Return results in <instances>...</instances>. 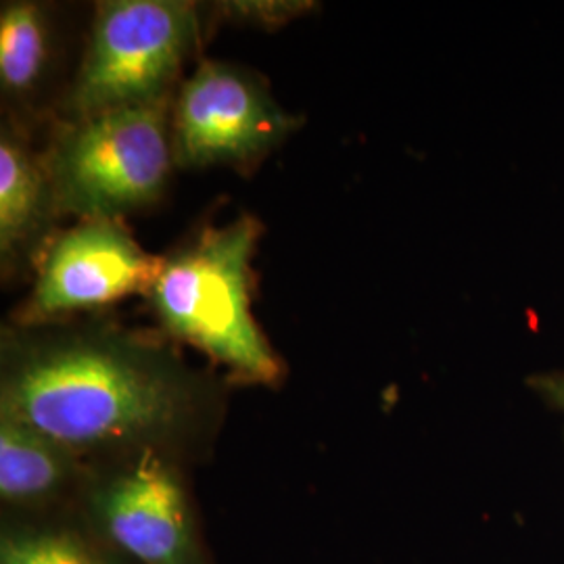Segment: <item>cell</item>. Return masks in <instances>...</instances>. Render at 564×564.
<instances>
[{"instance_id": "1", "label": "cell", "mask_w": 564, "mask_h": 564, "mask_svg": "<svg viewBox=\"0 0 564 564\" xmlns=\"http://www.w3.org/2000/svg\"><path fill=\"white\" fill-rule=\"evenodd\" d=\"M212 405L214 391L174 351L121 330L15 333L2 343L0 412L84 464L151 449L178 458Z\"/></svg>"}, {"instance_id": "2", "label": "cell", "mask_w": 564, "mask_h": 564, "mask_svg": "<svg viewBox=\"0 0 564 564\" xmlns=\"http://www.w3.org/2000/svg\"><path fill=\"white\" fill-rule=\"evenodd\" d=\"M262 226L251 216L207 228L163 260L149 297L163 330L249 383L281 381L282 366L249 307V260Z\"/></svg>"}, {"instance_id": "3", "label": "cell", "mask_w": 564, "mask_h": 564, "mask_svg": "<svg viewBox=\"0 0 564 564\" xmlns=\"http://www.w3.org/2000/svg\"><path fill=\"white\" fill-rule=\"evenodd\" d=\"M174 160L165 101L80 118L48 160L55 207L118 220L158 202Z\"/></svg>"}, {"instance_id": "4", "label": "cell", "mask_w": 564, "mask_h": 564, "mask_svg": "<svg viewBox=\"0 0 564 564\" xmlns=\"http://www.w3.org/2000/svg\"><path fill=\"white\" fill-rule=\"evenodd\" d=\"M195 39L197 15L191 2H101L69 97L76 120L165 101Z\"/></svg>"}, {"instance_id": "5", "label": "cell", "mask_w": 564, "mask_h": 564, "mask_svg": "<svg viewBox=\"0 0 564 564\" xmlns=\"http://www.w3.org/2000/svg\"><path fill=\"white\" fill-rule=\"evenodd\" d=\"M76 512L132 564H209L176 456L141 452L93 464Z\"/></svg>"}, {"instance_id": "6", "label": "cell", "mask_w": 564, "mask_h": 564, "mask_svg": "<svg viewBox=\"0 0 564 564\" xmlns=\"http://www.w3.org/2000/svg\"><path fill=\"white\" fill-rule=\"evenodd\" d=\"M295 128L253 78L224 63H203L182 86L174 121V160L186 167L245 165L263 158Z\"/></svg>"}, {"instance_id": "7", "label": "cell", "mask_w": 564, "mask_h": 564, "mask_svg": "<svg viewBox=\"0 0 564 564\" xmlns=\"http://www.w3.org/2000/svg\"><path fill=\"white\" fill-rule=\"evenodd\" d=\"M162 265V258L142 251L116 220H82L46 251L23 321L42 323L149 293Z\"/></svg>"}, {"instance_id": "8", "label": "cell", "mask_w": 564, "mask_h": 564, "mask_svg": "<svg viewBox=\"0 0 564 564\" xmlns=\"http://www.w3.org/2000/svg\"><path fill=\"white\" fill-rule=\"evenodd\" d=\"M90 466L39 429L0 412V500L4 514L74 510Z\"/></svg>"}, {"instance_id": "9", "label": "cell", "mask_w": 564, "mask_h": 564, "mask_svg": "<svg viewBox=\"0 0 564 564\" xmlns=\"http://www.w3.org/2000/svg\"><path fill=\"white\" fill-rule=\"evenodd\" d=\"M0 564H132L84 523L74 510L21 517L4 514Z\"/></svg>"}, {"instance_id": "10", "label": "cell", "mask_w": 564, "mask_h": 564, "mask_svg": "<svg viewBox=\"0 0 564 564\" xmlns=\"http://www.w3.org/2000/svg\"><path fill=\"white\" fill-rule=\"evenodd\" d=\"M55 207L48 170L9 130L0 139V249L11 256Z\"/></svg>"}, {"instance_id": "11", "label": "cell", "mask_w": 564, "mask_h": 564, "mask_svg": "<svg viewBox=\"0 0 564 564\" xmlns=\"http://www.w3.org/2000/svg\"><path fill=\"white\" fill-rule=\"evenodd\" d=\"M48 59V23L34 2H11L0 13V82L25 95L41 80Z\"/></svg>"}, {"instance_id": "12", "label": "cell", "mask_w": 564, "mask_h": 564, "mask_svg": "<svg viewBox=\"0 0 564 564\" xmlns=\"http://www.w3.org/2000/svg\"><path fill=\"white\" fill-rule=\"evenodd\" d=\"M228 13L237 15L239 20H249L253 23L279 25L284 21L307 11V2H230L226 4Z\"/></svg>"}, {"instance_id": "13", "label": "cell", "mask_w": 564, "mask_h": 564, "mask_svg": "<svg viewBox=\"0 0 564 564\" xmlns=\"http://www.w3.org/2000/svg\"><path fill=\"white\" fill-rule=\"evenodd\" d=\"M533 387L547 402L554 403L558 410H564V375H545L540 379H533Z\"/></svg>"}]
</instances>
